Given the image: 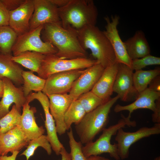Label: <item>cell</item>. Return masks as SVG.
Wrapping results in <instances>:
<instances>
[{
	"instance_id": "obj_1",
	"label": "cell",
	"mask_w": 160,
	"mask_h": 160,
	"mask_svg": "<svg viewBox=\"0 0 160 160\" xmlns=\"http://www.w3.org/2000/svg\"><path fill=\"white\" fill-rule=\"evenodd\" d=\"M44 41L51 43L57 50L55 55L63 59L87 58V52L81 45L77 31L65 28L61 24H46L42 29Z\"/></svg>"
},
{
	"instance_id": "obj_2",
	"label": "cell",
	"mask_w": 160,
	"mask_h": 160,
	"mask_svg": "<svg viewBox=\"0 0 160 160\" xmlns=\"http://www.w3.org/2000/svg\"><path fill=\"white\" fill-rule=\"evenodd\" d=\"M61 25L77 31L89 25H96L98 15L97 7L92 0H69L58 8Z\"/></svg>"
},
{
	"instance_id": "obj_3",
	"label": "cell",
	"mask_w": 160,
	"mask_h": 160,
	"mask_svg": "<svg viewBox=\"0 0 160 160\" xmlns=\"http://www.w3.org/2000/svg\"><path fill=\"white\" fill-rule=\"evenodd\" d=\"M77 31L82 47L86 50L90 49L92 56L105 68L116 62L114 50L103 31L92 25Z\"/></svg>"
},
{
	"instance_id": "obj_4",
	"label": "cell",
	"mask_w": 160,
	"mask_h": 160,
	"mask_svg": "<svg viewBox=\"0 0 160 160\" xmlns=\"http://www.w3.org/2000/svg\"><path fill=\"white\" fill-rule=\"evenodd\" d=\"M119 99L117 95L93 111L87 113L81 120L75 125V128L80 141L86 144L93 141L96 136L105 128L111 110Z\"/></svg>"
},
{
	"instance_id": "obj_5",
	"label": "cell",
	"mask_w": 160,
	"mask_h": 160,
	"mask_svg": "<svg viewBox=\"0 0 160 160\" xmlns=\"http://www.w3.org/2000/svg\"><path fill=\"white\" fill-rule=\"evenodd\" d=\"M121 116L122 118L116 124L105 128L102 134L95 141L88 143L82 146V151L86 158L107 153L115 160L120 159L118 153L117 143L111 144V140L112 136L116 134L119 129L127 126L125 116L122 114Z\"/></svg>"
},
{
	"instance_id": "obj_6",
	"label": "cell",
	"mask_w": 160,
	"mask_h": 160,
	"mask_svg": "<svg viewBox=\"0 0 160 160\" xmlns=\"http://www.w3.org/2000/svg\"><path fill=\"white\" fill-rule=\"evenodd\" d=\"M98 63L97 60L87 57L63 59L55 54L45 55L38 75L39 77L46 79L49 76L55 73L85 69Z\"/></svg>"
},
{
	"instance_id": "obj_7",
	"label": "cell",
	"mask_w": 160,
	"mask_h": 160,
	"mask_svg": "<svg viewBox=\"0 0 160 160\" xmlns=\"http://www.w3.org/2000/svg\"><path fill=\"white\" fill-rule=\"evenodd\" d=\"M44 26L41 25L18 36L12 49L13 56L27 51L35 52L45 55L56 54L57 51L55 47L41 38Z\"/></svg>"
},
{
	"instance_id": "obj_8",
	"label": "cell",
	"mask_w": 160,
	"mask_h": 160,
	"mask_svg": "<svg viewBox=\"0 0 160 160\" xmlns=\"http://www.w3.org/2000/svg\"><path fill=\"white\" fill-rule=\"evenodd\" d=\"M160 133V123H155L150 127H141L134 132H126L121 128L119 129L115 138L117 142L118 152L120 159H127L131 146L140 139Z\"/></svg>"
},
{
	"instance_id": "obj_9",
	"label": "cell",
	"mask_w": 160,
	"mask_h": 160,
	"mask_svg": "<svg viewBox=\"0 0 160 160\" xmlns=\"http://www.w3.org/2000/svg\"><path fill=\"white\" fill-rule=\"evenodd\" d=\"M85 69L61 72L51 75L46 79L42 92L47 95L68 93L75 81Z\"/></svg>"
},
{
	"instance_id": "obj_10",
	"label": "cell",
	"mask_w": 160,
	"mask_h": 160,
	"mask_svg": "<svg viewBox=\"0 0 160 160\" xmlns=\"http://www.w3.org/2000/svg\"><path fill=\"white\" fill-rule=\"evenodd\" d=\"M106 23L103 32L109 41L113 49L116 61L131 68L132 60L129 57L123 41L119 33L117 26L120 17L118 15H112L111 19L108 16L104 17Z\"/></svg>"
},
{
	"instance_id": "obj_11",
	"label": "cell",
	"mask_w": 160,
	"mask_h": 160,
	"mask_svg": "<svg viewBox=\"0 0 160 160\" xmlns=\"http://www.w3.org/2000/svg\"><path fill=\"white\" fill-rule=\"evenodd\" d=\"M132 69L127 65L118 63V71L114 83L113 91L117 94L124 102L135 101L139 93L134 85Z\"/></svg>"
},
{
	"instance_id": "obj_12",
	"label": "cell",
	"mask_w": 160,
	"mask_h": 160,
	"mask_svg": "<svg viewBox=\"0 0 160 160\" xmlns=\"http://www.w3.org/2000/svg\"><path fill=\"white\" fill-rule=\"evenodd\" d=\"M29 103L34 99L40 103L43 109L45 117V126L47 131V136L52 149L57 155H60V152L64 146L60 142L57 134L55 121L49 110V101L47 95L42 92L30 94L27 97Z\"/></svg>"
},
{
	"instance_id": "obj_13",
	"label": "cell",
	"mask_w": 160,
	"mask_h": 160,
	"mask_svg": "<svg viewBox=\"0 0 160 160\" xmlns=\"http://www.w3.org/2000/svg\"><path fill=\"white\" fill-rule=\"evenodd\" d=\"M34 11L29 23L30 30L46 24H61L58 7L50 0H33Z\"/></svg>"
},
{
	"instance_id": "obj_14",
	"label": "cell",
	"mask_w": 160,
	"mask_h": 160,
	"mask_svg": "<svg viewBox=\"0 0 160 160\" xmlns=\"http://www.w3.org/2000/svg\"><path fill=\"white\" fill-rule=\"evenodd\" d=\"M160 98V92L151 90L147 88L139 93L137 97L133 103L126 105L117 104L114 107V111L116 113L124 111H129V115L125 117L130 127H135V122L130 120L132 113L139 109H147L154 112L156 107V101Z\"/></svg>"
},
{
	"instance_id": "obj_15",
	"label": "cell",
	"mask_w": 160,
	"mask_h": 160,
	"mask_svg": "<svg viewBox=\"0 0 160 160\" xmlns=\"http://www.w3.org/2000/svg\"><path fill=\"white\" fill-rule=\"evenodd\" d=\"M104 69L98 63L85 69L84 72L75 81L68 92L74 100H77L82 94L92 90Z\"/></svg>"
},
{
	"instance_id": "obj_16",
	"label": "cell",
	"mask_w": 160,
	"mask_h": 160,
	"mask_svg": "<svg viewBox=\"0 0 160 160\" xmlns=\"http://www.w3.org/2000/svg\"><path fill=\"white\" fill-rule=\"evenodd\" d=\"M1 79L4 83V92L0 101V119L9 112V107L13 103L21 113V108L27 100L22 87H16L11 81L6 78Z\"/></svg>"
},
{
	"instance_id": "obj_17",
	"label": "cell",
	"mask_w": 160,
	"mask_h": 160,
	"mask_svg": "<svg viewBox=\"0 0 160 160\" xmlns=\"http://www.w3.org/2000/svg\"><path fill=\"white\" fill-rule=\"evenodd\" d=\"M49 101V110L55 122L57 133L60 135L65 133V114L72 102L74 100L68 93L47 95Z\"/></svg>"
},
{
	"instance_id": "obj_18",
	"label": "cell",
	"mask_w": 160,
	"mask_h": 160,
	"mask_svg": "<svg viewBox=\"0 0 160 160\" xmlns=\"http://www.w3.org/2000/svg\"><path fill=\"white\" fill-rule=\"evenodd\" d=\"M33 11V0H25L17 9L9 11V25L17 36L30 30V20Z\"/></svg>"
},
{
	"instance_id": "obj_19",
	"label": "cell",
	"mask_w": 160,
	"mask_h": 160,
	"mask_svg": "<svg viewBox=\"0 0 160 160\" xmlns=\"http://www.w3.org/2000/svg\"><path fill=\"white\" fill-rule=\"evenodd\" d=\"M19 125L7 132L0 133V155H7L9 152L20 151L26 147L29 142Z\"/></svg>"
},
{
	"instance_id": "obj_20",
	"label": "cell",
	"mask_w": 160,
	"mask_h": 160,
	"mask_svg": "<svg viewBox=\"0 0 160 160\" xmlns=\"http://www.w3.org/2000/svg\"><path fill=\"white\" fill-rule=\"evenodd\" d=\"M116 62L105 68L99 79L91 90L99 97L107 101L111 98L118 71Z\"/></svg>"
},
{
	"instance_id": "obj_21",
	"label": "cell",
	"mask_w": 160,
	"mask_h": 160,
	"mask_svg": "<svg viewBox=\"0 0 160 160\" xmlns=\"http://www.w3.org/2000/svg\"><path fill=\"white\" fill-rule=\"evenodd\" d=\"M27 99L23 107L19 126L25 136L30 141L43 135L45 131L43 126L39 127L37 125L34 116L36 109L35 107H31Z\"/></svg>"
},
{
	"instance_id": "obj_22",
	"label": "cell",
	"mask_w": 160,
	"mask_h": 160,
	"mask_svg": "<svg viewBox=\"0 0 160 160\" xmlns=\"http://www.w3.org/2000/svg\"><path fill=\"white\" fill-rule=\"evenodd\" d=\"M124 42L127 52L132 60L150 54V46L141 31H137L132 37Z\"/></svg>"
},
{
	"instance_id": "obj_23",
	"label": "cell",
	"mask_w": 160,
	"mask_h": 160,
	"mask_svg": "<svg viewBox=\"0 0 160 160\" xmlns=\"http://www.w3.org/2000/svg\"><path fill=\"white\" fill-rule=\"evenodd\" d=\"M11 54L0 53V79L6 78L16 85L23 84V70L18 64L12 59Z\"/></svg>"
},
{
	"instance_id": "obj_24",
	"label": "cell",
	"mask_w": 160,
	"mask_h": 160,
	"mask_svg": "<svg viewBox=\"0 0 160 160\" xmlns=\"http://www.w3.org/2000/svg\"><path fill=\"white\" fill-rule=\"evenodd\" d=\"M45 55L35 52L27 51L15 56H12V59L17 64L39 74Z\"/></svg>"
},
{
	"instance_id": "obj_25",
	"label": "cell",
	"mask_w": 160,
	"mask_h": 160,
	"mask_svg": "<svg viewBox=\"0 0 160 160\" xmlns=\"http://www.w3.org/2000/svg\"><path fill=\"white\" fill-rule=\"evenodd\" d=\"M22 76L23 84L22 89L25 97L29 95L32 91H34L36 92H42L46 79L36 76L31 71H23Z\"/></svg>"
},
{
	"instance_id": "obj_26",
	"label": "cell",
	"mask_w": 160,
	"mask_h": 160,
	"mask_svg": "<svg viewBox=\"0 0 160 160\" xmlns=\"http://www.w3.org/2000/svg\"><path fill=\"white\" fill-rule=\"evenodd\" d=\"M160 74V70L159 68L135 71L133 73V79L134 85L136 90L138 93L145 90L148 88L151 81Z\"/></svg>"
},
{
	"instance_id": "obj_27",
	"label": "cell",
	"mask_w": 160,
	"mask_h": 160,
	"mask_svg": "<svg viewBox=\"0 0 160 160\" xmlns=\"http://www.w3.org/2000/svg\"><path fill=\"white\" fill-rule=\"evenodd\" d=\"M86 113L80 103L77 100H73L64 115V121L67 130L70 129L73 123L75 125L79 123Z\"/></svg>"
},
{
	"instance_id": "obj_28",
	"label": "cell",
	"mask_w": 160,
	"mask_h": 160,
	"mask_svg": "<svg viewBox=\"0 0 160 160\" xmlns=\"http://www.w3.org/2000/svg\"><path fill=\"white\" fill-rule=\"evenodd\" d=\"M9 25L0 26V49L4 54H11L12 47L17 37Z\"/></svg>"
},
{
	"instance_id": "obj_29",
	"label": "cell",
	"mask_w": 160,
	"mask_h": 160,
	"mask_svg": "<svg viewBox=\"0 0 160 160\" xmlns=\"http://www.w3.org/2000/svg\"><path fill=\"white\" fill-rule=\"evenodd\" d=\"M39 147L43 148L50 155L52 153V148L47 135H43L30 141L26 146L27 148L20 155L26 156V160L34 154L36 149Z\"/></svg>"
},
{
	"instance_id": "obj_30",
	"label": "cell",
	"mask_w": 160,
	"mask_h": 160,
	"mask_svg": "<svg viewBox=\"0 0 160 160\" xmlns=\"http://www.w3.org/2000/svg\"><path fill=\"white\" fill-rule=\"evenodd\" d=\"M21 115V113L13 105L9 112L0 119V133L7 132L19 125Z\"/></svg>"
},
{
	"instance_id": "obj_31",
	"label": "cell",
	"mask_w": 160,
	"mask_h": 160,
	"mask_svg": "<svg viewBox=\"0 0 160 160\" xmlns=\"http://www.w3.org/2000/svg\"><path fill=\"white\" fill-rule=\"evenodd\" d=\"M77 100L82 106L86 113L93 111L106 102L91 91L82 94Z\"/></svg>"
},
{
	"instance_id": "obj_32",
	"label": "cell",
	"mask_w": 160,
	"mask_h": 160,
	"mask_svg": "<svg viewBox=\"0 0 160 160\" xmlns=\"http://www.w3.org/2000/svg\"><path fill=\"white\" fill-rule=\"evenodd\" d=\"M69 129L67 135L69 140L71 160H87L82 151V144L80 141L77 142L75 140L71 127Z\"/></svg>"
},
{
	"instance_id": "obj_33",
	"label": "cell",
	"mask_w": 160,
	"mask_h": 160,
	"mask_svg": "<svg viewBox=\"0 0 160 160\" xmlns=\"http://www.w3.org/2000/svg\"><path fill=\"white\" fill-rule=\"evenodd\" d=\"M160 65V58L151 55L132 60L131 68L135 71L142 70L147 66Z\"/></svg>"
},
{
	"instance_id": "obj_34",
	"label": "cell",
	"mask_w": 160,
	"mask_h": 160,
	"mask_svg": "<svg viewBox=\"0 0 160 160\" xmlns=\"http://www.w3.org/2000/svg\"><path fill=\"white\" fill-rule=\"evenodd\" d=\"M9 11L0 0V26L9 25Z\"/></svg>"
},
{
	"instance_id": "obj_35",
	"label": "cell",
	"mask_w": 160,
	"mask_h": 160,
	"mask_svg": "<svg viewBox=\"0 0 160 160\" xmlns=\"http://www.w3.org/2000/svg\"><path fill=\"white\" fill-rule=\"evenodd\" d=\"M1 1L9 11L14 10L18 8L25 0H1Z\"/></svg>"
},
{
	"instance_id": "obj_36",
	"label": "cell",
	"mask_w": 160,
	"mask_h": 160,
	"mask_svg": "<svg viewBox=\"0 0 160 160\" xmlns=\"http://www.w3.org/2000/svg\"><path fill=\"white\" fill-rule=\"evenodd\" d=\"M148 88L151 90L160 92V76L154 78L149 84Z\"/></svg>"
},
{
	"instance_id": "obj_37",
	"label": "cell",
	"mask_w": 160,
	"mask_h": 160,
	"mask_svg": "<svg viewBox=\"0 0 160 160\" xmlns=\"http://www.w3.org/2000/svg\"><path fill=\"white\" fill-rule=\"evenodd\" d=\"M156 102V108L152 115V121L155 123H160V98Z\"/></svg>"
},
{
	"instance_id": "obj_38",
	"label": "cell",
	"mask_w": 160,
	"mask_h": 160,
	"mask_svg": "<svg viewBox=\"0 0 160 160\" xmlns=\"http://www.w3.org/2000/svg\"><path fill=\"white\" fill-rule=\"evenodd\" d=\"M60 154L61 156V159L60 160H71L70 153L67 152L64 147L61 148Z\"/></svg>"
},
{
	"instance_id": "obj_39",
	"label": "cell",
	"mask_w": 160,
	"mask_h": 160,
	"mask_svg": "<svg viewBox=\"0 0 160 160\" xmlns=\"http://www.w3.org/2000/svg\"><path fill=\"white\" fill-rule=\"evenodd\" d=\"M20 151H16L13 152L11 156H0V160H16L17 155Z\"/></svg>"
},
{
	"instance_id": "obj_40",
	"label": "cell",
	"mask_w": 160,
	"mask_h": 160,
	"mask_svg": "<svg viewBox=\"0 0 160 160\" xmlns=\"http://www.w3.org/2000/svg\"><path fill=\"white\" fill-rule=\"evenodd\" d=\"M69 0H50L58 8L61 7L65 5Z\"/></svg>"
},
{
	"instance_id": "obj_41",
	"label": "cell",
	"mask_w": 160,
	"mask_h": 160,
	"mask_svg": "<svg viewBox=\"0 0 160 160\" xmlns=\"http://www.w3.org/2000/svg\"><path fill=\"white\" fill-rule=\"evenodd\" d=\"M87 160H111L108 158L99 156H92L87 158Z\"/></svg>"
},
{
	"instance_id": "obj_42",
	"label": "cell",
	"mask_w": 160,
	"mask_h": 160,
	"mask_svg": "<svg viewBox=\"0 0 160 160\" xmlns=\"http://www.w3.org/2000/svg\"><path fill=\"white\" fill-rule=\"evenodd\" d=\"M4 92V85L2 79H0V99L1 98Z\"/></svg>"
},
{
	"instance_id": "obj_43",
	"label": "cell",
	"mask_w": 160,
	"mask_h": 160,
	"mask_svg": "<svg viewBox=\"0 0 160 160\" xmlns=\"http://www.w3.org/2000/svg\"><path fill=\"white\" fill-rule=\"evenodd\" d=\"M154 160H160V157L159 156L156 157L154 159Z\"/></svg>"
},
{
	"instance_id": "obj_44",
	"label": "cell",
	"mask_w": 160,
	"mask_h": 160,
	"mask_svg": "<svg viewBox=\"0 0 160 160\" xmlns=\"http://www.w3.org/2000/svg\"></svg>"
},
{
	"instance_id": "obj_45",
	"label": "cell",
	"mask_w": 160,
	"mask_h": 160,
	"mask_svg": "<svg viewBox=\"0 0 160 160\" xmlns=\"http://www.w3.org/2000/svg\"></svg>"
}]
</instances>
